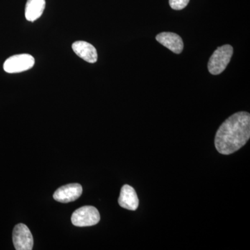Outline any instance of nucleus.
I'll use <instances>...</instances> for the list:
<instances>
[{
  "label": "nucleus",
  "mask_w": 250,
  "mask_h": 250,
  "mask_svg": "<svg viewBox=\"0 0 250 250\" xmlns=\"http://www.w3.org/2000/svg\"><path fill=\"white\" fill-rule=\"evenodd\" d=\"M72 48L78 57L86 62L94 63L98 61V52L96 49L89 42L85 41H76L72 44Z\"/></svg>",
  "instance_id": "9"
},
{
  "label": "nucleus",
  "mask_w": 250,
  "mask_h": 250,
  "mask_svg": "<svg viewBox=\"0 0 250 250\" xmlns=\"http://www.w3.org/2000/svg\"><path fill=\"white\" fill-rule=\"evenodd\" d=\"M82 186L80 184H70L62 186L54 192L53 197L61 203H69L75 201L82 195Z\"/></svg>",
  "instance_id": "6"
},
{
  "label": "nucleus",
  "mask_w": 250,
  "mask_h": 250,
  "mask_svg": "<svg viewBox=\"0 0 250 250\" xmlns=\"http://www.w3.org/2000/svg\"><path fill=\"white\" fill-rule=\"evenodd\" d=\"M189 1L190 0H169V4L172 9L179 11L187 7Z\"/></svg>",
  "instance_id": "11"
},
{
  "label": "nucleus",
  "mask_w": 250,
  "mask_h": 250,
  "mask_svg": "<svg viewBox=\"0 0 250 250\" xmlns=\"http://www.w3.org/2000/svg\"><path fill=\"white\" fill-rule=\"evenodd\" d=\"M45 8V0H27L25 6V18L34 22L42 16Z\"/></svg>",
  "instance_id": "10"
},
{
  "label": "nucleus",
  "mask_w": 250,
  "mask_h": 250,
  "mask_svg": "<svg viewBox=\"0 0 250 250\" xmlns=\"http://www.w3.org/2000/svg\"><path fill=\"white\" fill-rule=\"evenodd\" d=\"M118 204L123 208L130 210H136L139 205V200L134 188L129 185L122 187L121 194L118 198Z\"/></svg>",
  "instance_id": "8"
},
{
  "label": "nucleus",
  "mask_w": 250,
  "mask_h": 250,
  "mask_svg": "<svg viewBox=\"0 0 250 250\" xmlns=\"http://www.w3.org/2000/svg\"><path fill=\"white\" fill-rule=\"evenodd\" d=\"M250 138V113L238 112L220 125L215 134V148L220 154L229 155L243 147Z\"/></svg>",
  "instance_id": "1"
},
{
  "label": "nucleus",
  "mask_w": 250,
  "mask_h": 250,
  "mask_svg": "<svg viewBox=\"0 0 250 250\" xmlns=\"http://www.w3.org/2000/svg\"><path fill=\"white\" fill-rule=\"evenodd\" d=\"M71 220L72 223L76 227L93 226L100 222V215L95 207L84 206L72 213Z\"/></svg>",
  "instance_id": "3"
},
{
  "label": "nucleus",
  "mask_w": 250,
  "mask_h": 250,
  "mask_svg": "<svg viewBox=\"0 0 250 250\" xmlns=\"http://www.w3.org/2000/svg\"><path fill=\"white\" fill-rule=\"evenodd\" d=\"M233 47L229 45L219 47L208 61V69L210 74L218 75L225 70L233 55Z\"/></svg>",
  "instance_id": "2"
},
{
  "label": "nucleus",
  "mask_w": 250,
  "mask_h": 250,
  "mask_svg": "<svg viewBox=\"0 0 250 250\" xmlns=\"http://www.w3.org/2000/svg\"><path fill=\"white\" fill-rule=\"evenodd\" d=\"M156 41L164 47H167L175 54L182 53L184 49V42L182 38L172 32H162L158 34Z\"/></svg>",
  "instance_id": "7"
},
{
  "label": "nucleus",
  "mask_w": 250,
  "mask_h": 250,
  "mask_svg": "<svg viewBox=\"0 0 250 250\" xmlns=\"http://www.w3.org/2000/svg\"><path fill=\"white\" fill-rule=\"evenodd\" d=\"M13 242L15 249L31 250L34 246V238L27 225L18 224L13 231Z\"/></svg>",
  "instance_id": "5"
},
{
  "label": "nucleus",
  "mask_w": 250,
  "mask_h": 250,
  "mask_svg": "<svg viewBox=\"0 0 250 250\" xmlns=\"http://www.w3.org/2000/svg\"><path fill=\"white\" fill-rule=\"evenodd\" d=\"M35 64V59L30 54H22L12 56L6 59L4 70L7 73H19L31 69Z\"/></svg>",
  "instance_id": "4"
}]
</instances>
